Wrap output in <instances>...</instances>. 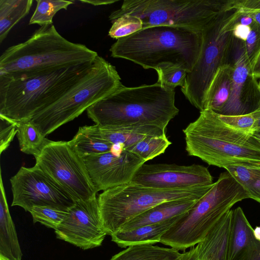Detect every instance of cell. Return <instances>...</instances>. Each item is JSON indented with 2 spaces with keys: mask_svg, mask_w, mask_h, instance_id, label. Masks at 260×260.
Wrapping results in <instances>:
<instances>
[{
  "mask_svg": "<svg viewBox=\"0 0 260 260\" xmlns=\"http://www.w3.org/2000/svg\"><path fill=\"white\" fill-rule=\"evenodd\" d=\"M94 61L32 74L0 76V116L16 122L29 121L79 82Z\"/></svg>",
  "mask_w": 260,
  "mask_h": 260,
  "instance_id": "6da1fadb",
  "label": "cell"
},
{
  "mask_svg": "<svg viewBox=\"0 0 260 260\" xmlns=\"http://www.w3.org/2000/svg\"><path fill=\"white\" fill-rule=\"evenodd\" d=\"M175 93L157 82L132 87L122 85L88 108L87 114L100 126H151L166 131L179 113Z\"/></svg>",
  "mask_w": 260,
  "mask_h": 260,
  "instance_id": "7a4b0ae2",
  "label": "cell"
},
{
  "mask_svg": "<svg viewBox=\"0 0 260 260\" xmlns=\"http://www.w3.org/2000/svg\"><path fill=\"white\" fill-rule=\"evenodd\" d=\"M202 32L187 28L155 26L120 38L111 46L114 58L137 63L145 69L156 70L172 64L190 72L200 53Z\"/></svg>",
  "mask_w": 260,
  "mask_h": 260,
  "instance_id": "3957f363",
  "label": "cell"
},
{
  "mask_svg": "<svg viewBox=\"0 0 260 260\" xmlns=\"http://www.w3.org/2000/svg\"><path fill=\"white\" fill-rule=\"evenodd\" d=\"M183 132L188 154L209 165L260 167V143L251 133L233 128L210 110L200 111Z\"/></svg>",
  "mask_w": 260,
  "mask_h": 260,
  "instance_id": "277c9868",
  "label": "cell"
},
{
  "mask_svg": "<svg viewBox=\"0 0 260 260\" xmlns=\"http://www.w3.org/2000/svg\"><path fill=\"white\" fill-rule=\"evenodd\" d=\"M98 53L63 38L53 25L41 26L0 56V76L32 74L93 62Z\"/></svg>",
  "mask_w": 260,
  "mask_h": 260,
  "instance_id": "5b68a950",
  "label": "cell"
},
{
  "mask_svg": "<svg viewBox=\"0 0 260 260\" xmlns=\"http://www.w3.org/2000/svg\"><path fill=\"white\" fill-rule=\"evenodd\" d=\"M249 198L228 172L221 173L211 189L161 237L160 243L178 251L197 245L237 202Z\"/></svg>",
  "mask_w": 260,
  "mask_h": 260,
  "instance_id": "8992f818",
  "label": "cell"
},
{
  "mask_svg": "<svg viewBox=\"0 0 260 260\" xmlns=\"http://www.w3.org/2000/svg\"><path fill=\"white\" fill-rule=\"evenodd\" d=\"M240 14L231 0L226 9L202 31V45L199 56L181 87L186 99L200 111L204 110L207 92L217 71L225 64L233 66V31Z\"/></svg>",
  "mask_w": 260,
  "mask_h": 260,
  "instance_id": "52a82bcc",
  "label": "cell"
},
{
  "mask_svg": "<svg viewBox=\"0 0 260 260\" xmlns=\"http://www.w3.org/2000/svg\"><path fill=\"white\" fill-rule=\"evenodd\" d=\"M122 85L115 67L99 55L89 72L79 82L29 121L46 137Z\"/></svg>",
  "mask_w": 260,
  "mask_h": 260,
  "instance_id": "ba28073f",
  "label": "cell"
},
{
  "mask_svg": "<svg viewBox=\"0 0 260 260\" xmlns=\"http://www.w3.org/2000/svg\"><path fill=\"white\" fill-rule=\"evenodd\" d=\"M213 185L163 189L131 182L105 190L98 198L104 230L107 235L111 236L126 222L149 209L167 201L200 199Z\"/></svg>",
  "mask_w": 260,
  "mask_h": 260,
  "instance_id": "9c48e42d",
  "label": "cell"
},
{
  "mask_svg": "<svg viewBox=\"0 0 260 260\" xmlns=\"http://www.w3.org/2000/svg\"><path fill=\"white\" fill-rule=\"evenodd\" d=\"M230 1L125 0L109 18L112 22L123 15L129 14L141 19L143 28L165 25L202 32L226 9Z\"/></svg>",
  "mask_w": 260,
  "mask_h": 260,
  "instance_id": "30bf717a",
  "label": "cell"
},
{
  "mask_svg": "<svg viewBox=\"0 0 260 260\" xmlns=\"http://www.w3.org/2000/svg\"><path fill=\"white\" fill-rule=\"evenodd\" d=\"M35 157L39 168L75 201L96 198L98 192L89 176L83 158L69 142H50Z\"/></svg>",
  "mask_w": 260,
  "mask_h": 260,
  "instance_id": "8fae6325",
  "label": "cell"
},
{
  "mask_svg": "<svg viewBox=\"0 0 260 260\" xmlns=\"http://www.w3.org/2000/svg\"><path fill=\"white\" fill-rule=\"evenodd\" d=\"M12 206L29 212L34 206H48L68 211L74 199L37 166L21 167L10 179Z\"/></svg>",
  "mask_w": 260,
  "mask_h": 260,
  "instance_id": "7c38bea8",
  "label": "cell"
},
{
  "mask_svg": "<svg viewBox=\"0 0 260 260\" xmlns=\"http://www.w3.org/2000/svg\"><path fill=\"white\" fill-rule=\"evenodd\" d=\"M66 218L55 230L57 238L86 250L101 246L107 235L98 198L77 201Z\"/></svg>",
  "mask_w": 260,
  "mask_h": 260,
  "instance_id": "4fadbf2b",
  "label": "cell"
},
{
  "mask_svg": "<svg viewBox=\"0 0 260 260\" xmlns=\"http://www.w3.org/2000/svg\"><path fill=\"white\" fill-rule=\"evenodd\" d=\"M132 182L163 189H180L213 184L208 169L200 165L143 164Z\"/></svg>",
  "mask_w": 260,
  "mask_h": 260,
  "instance_id": "5bb4252c",
  "label": "cell"
},
{
  "mask_svg": "<svg viewBox=\"0 0 260 260\" xmlns=\"http://www.w3.org/2000/svg\"><path fill=\"white\" fill-rule=\"evenodd\" d=\"M82 158L90 180L98 192L131 182L146 162L125 149L119 154L109 151Z\"/></svg>",
  "mask_w": 260,
  "mask_h": 260,
  "instance_id": "9a60e30c",
  "label": "cell"
},
{
  "mask_svg": "<svg viewBox=\"0 0 260 260\" xmlns=\"http://www.w3.org/2000/svg\"><path fill=\"white\" fill-rule=\"evenodd\" d=\"M233 68L231 94L218 114L234 116L252 113L260 108V89L257 79L251 74L241 42L236 43Z\"/></svg>",
  "mask_w": 260,
  "mask_h": 260,
  "instance_id": "2e32d148",
  "label": "cell"
},
{
  "mask_svg": "<svg viewBox=\"0 0 260 260\" xmlns=\"http://www.w3.org/2000/svg\"><path fill=\"white\" fill-rule=\"evenodd\" d=\"M228 260H260V240L240 207L232 212Z\"/></svg>",
  "mask_w": 260,
  "mask_h": 260,
  "instance_id": "e0dca14e",
  "label": "cell"
},
{
  "mask_svg": "<svg viewBox=\"0 0 260 260\" xmlns=\"http://www.w3.org/2000/svg\"><path fill=\"white\" fill-rule=\"evenodd\" d=\"M232 212H227L196 246L182 253V260H228Z\"/></svg>",
  "mask_w": 260,
  "mask_h": 260,
  "instance_id": "ac0fdd59",
  "label": "cell"
},
{
  "mask_svg": "<svg viewBox=\"0 0 260 260\" xmlns=\"http://www.w3.org/2000/svg\"><path fill=\"white\" fill-rule=\"evenodd\" d=\"M200 199H182L160 203L133 218L123 224L118 232L128 231L162 222L183 215L190 210Z\"/></svg>",
  "mask_w": 260,
  "mask_h": 260,
  "instance_id": "d6986e66",
  "label": "cell"
},
{
  "mask_svg": "<svg viewBox=\"0 0 260 260\" xmlns=\"http://www.w3.org/2000/svg\"><path fill=\"white\" fill-rule=\"evenodd\" d=\"M162 222L139 227L111 235V240L119 247L127 248L137 245H153L160 241L162 236L183 215Z\"/></svg>",
  "mask_w": 260,
  "mask_h": 260,
  "instance_id": "ffe728a7",
  "label": "cell"
},
{
  "mask_svg": "<svg viewBox=\"0 0 260 260\" xmlns=\"http://www.w3.org/2000/svg\"><path fill=\"white\" fill-rule=\"evenodd\" d=\"M92 126L101 138L112 144H122L125 149L145 137L166 135V131L151 126L119 127L97 124Z\"/></svg>",
  "mask_w": 260,
  "mask_h": 260,
  "instance_id": "44dd1931",
  "label": "cell"
},
{
  "mask_svg": "<svg viewBox=\"0 0 260 260\" xmlns=\"http://www.w3.org/2000/svg\"><path fill=\"white\" fill-rule=\"evenodd\" d=\"M0 254L11 260H21L22 253L11 218L1 173Z\"/></svg>",
  "mask_w": 260,
  "mask_h": 260,
  "instance_id": "7402d4cb",
  "label": "cell"
},
{
  "mask_svg": "<svg viewBox=\"0 0 260 260\" xmlns=\"http://www.w3.org/2000/svg\"><path fill=\"white\" fill-rule=\"evenodd\" d=\"M233 66L225 64L218 69L208 89L204 110L218 114L229 101L232 88Z\"/></svg>",
  "mask_w": 260,
  "mask_h": 260,
  "instance_id": "603a6c76",
  "label": "cell"
},
{
  "mask_svg": "<svg viewBox=\"0 0 260 260\" xmlns=\"http://www.w3.org/2000/svg\"><path fill=\"white\" fill-rule=\"evenodd\" d=\"M69 142L82 157L109 152L113 145L101 138L92 125L80 127L73 138Z\"/></svg>",
  "mask_w": 260,
  "mask_h": 260,
  "instance_id": "cb8c5ba5",
  "label": "cell"
},
{
  "mask_svg": "<svg viewBox=\"0 0 260 260\" xmlns=\"http://www.w3.org/2000/svg\"><path fill=\"white\" fill-rule=\"evenodd\" d=\"M32 0H0V43L11 29L29 13Z\"/></svg>",
  "mask_w": 260,
  "mask_h": 260,
  "instance_id": "d4e9b609",
  "label": "cell"
},
{
  "mask_svg": "<svg viewBox=\"0 0 260 260\" xmlns=\"http://www.w3.org/2000/svg\"><path fill=\"white\" fill-rule=\"evenodd\" d=\"M181 253L173 248L150 244L129 246L109 260H166Z\"/></svg>",
  "mask_w": 260,
  "mask_h": 260,
  "instance_id": "484cf974",
  "label": "cell"
},
{
  "mask_svg": "<svg viewBox=\"0 0 260 260\" xmlns=\"http://www.w3.org/2000/svg\"><path fill=\"white\" fill-rule=\"evenodd\" d=\"M17 137L21 152L35 157L50 142L29 121L17 122Z\"/></svg>",
  "mask_w": 260,
  "mask_h": 260,
  "instance_id": "4316f807",
  "label": "cell"
},
{
  "mask_svg": "<svg viewBox=\"0 0 260 260\" xmlns=\"http://www.w3.org/2000/svg\"><path fill=\"white\" fill-rule=\"evenodd\" d=\"M171 144L166 135L148 136L125 150L137 155L146 162L164 153Z\"/></svg>",
  "mask_w": 260,
  "mask_h": 260,
  "instance_id": "83f0119b",
  "label": "cell"
},
{
  "mask_svg": "<svg viewBox=\"0 0 260 260\" xmlns=\"http://www.w3.org/2000/svg\"><path fill=\"white\" fill-rule=\"evenodd\" d=\"M37 6L32 15L29 24H37L41 26L52 24L55 14L60 10H67L73 4L72 1L37 0Z\"/></svg>",
  "mask_w": 260,
  "mask_h": 260,
  "instance_id": "f1b7e54d",
  "label": "cell"
},
{
  "mask_svg": "<svg viewBox=\"0 0 260 260\" xmlns=\"http://www.w3.org/2000/svg\"><path fill=\"white\" fill-rule=\"evenodd\" d=\"M155 71L158 75L157 82L163 87L172 90L177 86L184 85L188 74L184 68L172 64L161 66Z\"/></svg>",
  "mask_w": 260,
  "mask_h": 260,
  "instance_id": "f546056e",
  "label": "cell"
},
{
  "mask_svg": "<svg viewBox=\"0 0 260 260\" xmlns=\"http://www.w3.org/2000/svg\"><path fill=\"white\" fill-rule=\"evenodd\" d=\"M30 213L34 223L40 222L56 230L68 216V212L48 206H34Z\"/></svg>",
  "mask_w": 260,
  "mask_h": 260,
  "instance_id": "4dcf8cb0",
  "label": "cell"
},
{
  "mask_svg": "<svg viewBox=\"0 0 260 260\" xmlns=\"http://www.w3.org/2000/svg\"><path fill=\"white\" fill-rule=\"evenodd\" d=\"M109 36L117 40L125 37L141 30L143 23L137 16L124 14L112 22Z\"/></svg>",
  "mask_w": 260,
  "mask_h": 260,
  "instance_id": "1f68e13d",
  "label": "cell"
},
{
  "mask_svg": "<svg viewBox=\"0 0 260 260\" xmlns=\"http://www.w3.org/2000/svg\"><path fill=\"white\" fill-rule=\"evenodd\" d=\"M243 44L244 54L251 71L260 54V25L255 21Z\"/></svg>",
  "mask_w": 260,
  "mask_h": 260,
  "instance_id": "d6a6232c",
  "label": "cell"
},
{
  "mask_svg": "<svg viewBox=\"0 0 260 260\" xmlns=\"http://www.w3.org/2000/svg\"><path fill=\"white\" fill-rule=\"evenodd\" d=\"M224 169L245 190L260 175V167L234 165L226 166Z\"/></svg>",
  "mask_w": 260,
  "mask_h": 260,
  "instance_id": "836d02e7",
  "label": "cell"
},
{
  "mask_svg": "<svg viewBox=\"0 0 260 260\" xmlns=\"http://www.w3.org/2000/svg\"><path fill=\"white\" fill-rule=\"evenodd\" d=\"M218 115L219 118L227 124L236 129L246 133H251L253 130L256 120L255 112L242 115Z\"/></svg>",
  "mask_w": 260,
  "mask_h": 260,
  "instance_id": "e575fe53",
  "label": "cell"
},
{
  "mask_svg": "<svg viewBox=\"0 0 260 260\" xmlns=\"http://www.w3.org/2000/svg\"><path fill=\"white\" fill-rule=\"evenodd\" d=\"M0 152L2 154L10 146L17 135L16 121L0 116Z\"/></svg>",
  "mask_w": 260,
  "mask_h": 260,
  "instance_id": "d590c367",
  "label": "cell"
},
{
  "mask_svg": "<svg viewBox=\"0 0 260 260\" xmlns=\"http://www.w3.org/2000/svg\"><path fill=\"white\" fill-rule=\"evenodd\" d=\"M234 6L260 25V0H233Z\"/></svg>",
  "mask_w": 260,
  "mask_h": 260,
  "instance_id": "8d00e7d4",
  "label": "cell"
},
{
  "mask_svg": "<svg viewBox=\"0 0 260 260\" xmlns=\"http://www.w3.org/2000/svg\"><path fill=\"white\" fill-rule=\"evenodd\" d=\"M246 191L249 198L252 199L260 204V175L249 185Z\"/></svg>",
  "mask_w": 260,
  "mask_h": 260,
  "instance_id": "74e56055",
  "label": "cell"
},
{
  "mask_svg": "<svg viewBox=\"0 0 260 260\" xmlns=\"http://www.w3.org/2000/svg\"><path fill=\"white\" fill-rule=\"evenodd\" d=\"M80 2L87 3L93 6H102L111 5L118 2L117 0H81Z\"/></svg>",
  "mask_w": 260,
  "mask_h": 260,
  "instance_id": "f35d334b",
  "label": "cell"
},
{
  "mask_svg": "<svg viewBox=\"0 0 260 260\" xmlns=\"http://www.w3.org/2000/svg\"><path fill=\"white\" fill-rule=\"evenodd\" d=\"M251 74L255 79L260 78V54L251 71Z\"/></svg>",
  "mask_w": 260,
  "mask_h": 260,
  "instance_id": "ab89813d",
  "label": "cell"
},
{
  "mask_svg": "<svg viewBox=\"0 0 260 260\" xmlns=\"http://www.w3.org/2000/svg\"><path fill=\"white\" fill-rule=\"evenodd\" d=\"M255 113L256 117V120L253 129L260 128V108L255 111Z\"/></svg>",
  "mask_w": 260,
  "mask_h": 260,
  "instance_id": "60d3db41",
  "label": "cell"
},
{
  "mask_svg": "<svg viewBox=\"0 0 260 260\" xmlns=\"http://www.w3.org/2000/svg\"><path fill=\"white\" fill-rule=\"evenodd\" d=\"M251 135L260 143V128H256L251 132Z\"/></svg>",
  "mask_w": 260,
  "mask_h": 260,
  "instance_id": "b9f144b4",
  "label": "cell"
},
{
  "mask_svg": "<svg viewBox=\"0 0 260 260\" xmlns=\"http://www.w3.org/2000/svg\"><path fill=\"white\" fill-rule=\"evenodd\" d=\"M253 232L255 237L260 240V226H256L255 229H253Z\"/></svg>",
  "mask_w": 260,
  "mask_h": 260,
  "instance_id": "7bdbcfd3",
  "label": "cell"
},
{
  "mask_svg": "<svg viewBox=\"0 0 260 260\" xmlns=\"http://www.w3.org/2000/svg\"><path fill=\"white\" fill-rule=\"evenodd\" d=\"M166 260H182V253L178 256L171 257Z\"/></svg>",
  "mask_w": 260,
  "mask_h": 260,
  "instance_id": "ee69618b",
  "label": "cell"
},
{
  "mask_svg": "<svg viewBox=\"0 0 260 260\" xmlns=\"http://www.w3.org/2000/svg\"><path fill=\"white\" fill-rule=\"evenodd\" d=\"M0 260H11V259L0 254Z\"/></svg>",
  "mask_w": 260,
  "mask_h": 260,
  "instance_id": "f6af8a7d",
  "label": "cell"
},
{
  "mask_svg": "<svg viewBox=\"0 0 260 260\" xmlns=\"http://www.w3.org/2000/svg\"><path fill=\"white\" fill-rule=\"evenodd\" d=\"M258 86H259V89H260V81L258 82Z\"/></svg>",
  "mask_w": 260,
  "mask_h": 260,
  "instance_id": "bcb514c9",
  "label": "cell"
}]
</instances>
